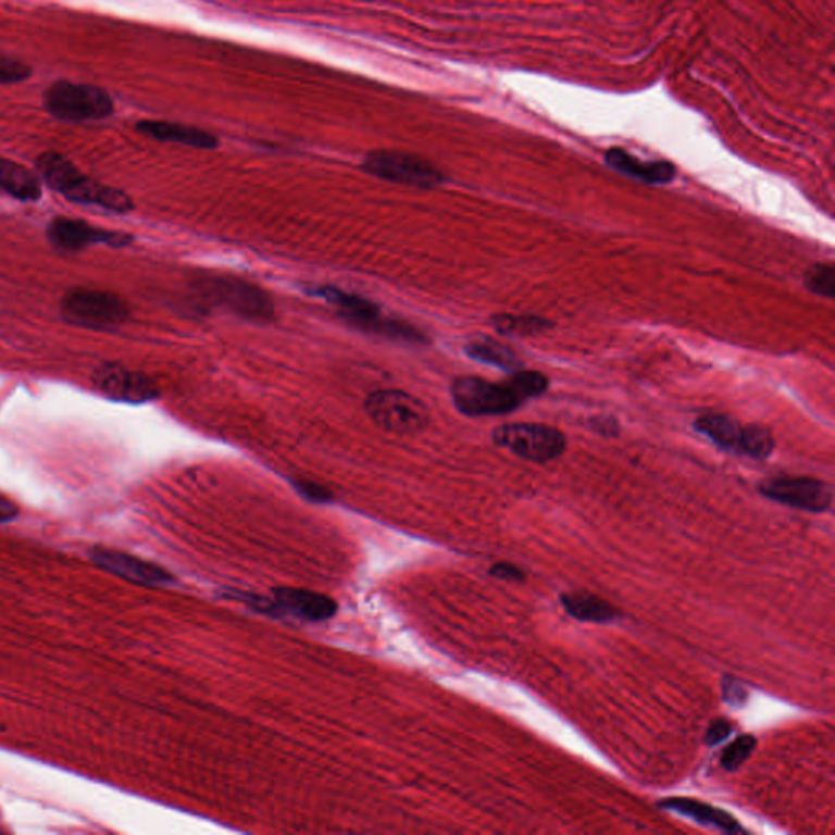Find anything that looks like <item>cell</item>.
I'll use <instances>...</instances> for the list:
<instances>
[{
    "label": "cell",
    "mask_w": 835,
    "mask_h": 835,
    "mask_svg": "<svg viewBox=\"0 0 835 835\" xmlns=\"http://www.w3.org/2000/svg\"><path fill=\"white\" fill-rule=\"evenodd\" d=\"M36 172L49 188L75 204L94 205L116 214H126L134 209L133 199L127 192L101 185L82 173L67 157L54 150L42 152L36 159Z\"/></svg>",
    "instance_id": "6da1fadb"
},
{
    "label": "cell",
    "mask_w": 835,
    "mask_h": 835,
    "mask_svg": "<svg viewBox=\"0 0 835 835\" xmlns=\"http://www.w3.org/2000/svg\"><path fill=\"white\" fill-rule=\"evenodd\" d=\"M42 107L51 116L71 123L107 120L114 113L113 98L103 88L58 80L42 94Z\"/></svg>",
    "instance_id": "7a4b0ae2"
},
{
    "label": "cell",
    "mask_w": 835,
    "mask_h": 835,
    "mask_svg": "<svg viewBox=\"0 0 835 835\" xmlns=\"http://www.w3.org/2000/svg\"><path fill=\"white\" fill-rule=\"evenodd\" d=\"M61 315L71 325L110 332L126 322L129 307L116 294L75 287L62 297Z\"/></svg>",
    "instance_id": "3957f363"
},
{
    "label": "cell",
    "mask_w": 835,
    "mask_h": 835,
    "mask_svg": "<svg viewBox=\"0 0 835 835\" xmlns=\"http://www.w3.org/2000/svg\"><path fill=\"white\" fill-rule=\"evenodd\" d=\"M198 290L209 302L224 307L235 315L253 322L273 319V300L257 284L232 276H209L198 281Z\"/></svg>",
    "instance_id": "277c9868"
},
{
    "label": "cell",
    "mask_w": 835,
    "mask_h": 835,
    "mask_svg": "<svg viewBox=\"0 0 835 835\" xmlns=\"http://www.w3.org/2000/svg\"><path fill=\"white\" fill-rule=\"evenodd\" d=\"M450 395L457 410L473 418L512 413L524 403L508 382H491L473 375L456 378Z\"/></svg>",
    "instance_id": "5b68a950"
},
{
    "label": "cell",
    "mask_w": 835,
    "mask_h": 835,
    "mask_svg": "<svg viewBox=\"0 0 835 835\" xmlns=\"http://www.w3.org/2000/svg\"><path fill=\"white\" fill-rule=\"evenodd\" d=\"M493 440L496 446L535 463L558 459L566 449L564 434L547 424H502L493 431Z\"/></svg>",
    "instance_id": "8992f818"
},
{
    "label": "cell",
    "mask_w": 835,
    "mask_h": 835,
    "mask_svg": "<svg viewBox=\"0 0 835 835\" xmlns=\"http://www.w3.org/2000/svg\"><path fill=\"white\" fill-rule=\"evenodd\" d=\"M365 411L381 429L394 434L423 431L429 421L426 404L403 390H377L365 398Z\"/></svg>",
    "instance_id": "52a82bcc"
},
{
    "label": "cell",
    "mask_w": 835,
    "mask_h": 835,
    "mask_svg": "<svg viewBox=\"0 0 835 835\" xmlns=\"http://www.w3.org/2000/svg\"><path fill=\"white\" fill-rule=\"evenodd\" d=\"M757 488L760 495L778 504L814 514L828 511L834 499L832 486L812 476H772L762 479Z\"/></svg>",
    "instance_id": "ba28073f"
},
{
    "label": "cell",
    "mask_w": 835,
    "mask_h": 835,
    "mask_svg": "<svg viewBox=\"0 0 835 835\" xmlns=\"http://www.w3.org/2000/svg\"><path fill=\"white\" fill-rule=\"evenodd\" d=\"M362 169L377 178L418 188H434L444 179L440 170L427 160L394 150L369 152L362 162Z\"/></svg>",
    "instance_id": "9c48e42d"
},
{
    "label": "cell",
    "mask_w": 835,
    "mask_h": 835,
    "mask_svg": "<svg viewBox=\"0 0 835 835\" xmlns=\"http://www.w3.org/2000/svg\"><path fill=\"white\" fill-rule=\"evenodd\" d=\"M46 235L52 247L67 253L85 250L91 245L123 248L133 244L134 240L133 235L126 232L108 230L80 219L62 217V215L51 219L46 227Z\"/></svg>",
    "instance_id": "30bf717a"
},
{
    "label": "cell",
    "mask_w": 835,
    "mask_h": 835,
    "mask_svg": "<svg viewBox=\"0 0 835 835\" xmlns=\"http://www.w3.org/2000/svg\"><path fill=\"white\" fill-rule=\"evenodd\" d=\"M245 602L251 603L260 612L292 615L307 622H322L336 613V602L332 597L296 587H279L274 590L273 600L253 597Z\"/></svg>",
    "instance_id": "8fae6325"
},
{
    "label": "cell",
    "mask_w": 835,
    "mask_h": 835,
    "mask_svg": "<svg viewBox=\"0 0 835 835\" xmlns=\"http://www.w3.org/2000/svg\"><path fill=\"white\" fill-rule=\"evenodd\" d=\"M95 388L104 397L123 403H147L159 397V387L149 375L107 362L91 375Z\"/></svg>",
    "instance_id": "7c38bea8"
},
{
    "label": "cell",
    "mask_w": 835,
    "mask_h": 835,
    "mask_svg": "<svg viewBox=\"0 0 835 835\" xmlns=\"http://www.w3.org/2000/svg\"><path fill=\"white\" fill-rule=\"evenodd\" d=\"M90 558L101 570L130 581V583L162 586V584H169L173 581L172 574L159 564L149 563V561L140 560L133 554L124 553V551L95 547L90 551Z\"/></svg>",
    "instance_id": "4fadbf2b"
},
{
    "label": "cell",
    "mask_w": 835,
    "mask_h": 835,
    "mask_svg": "<svg viewBox=\"0 0 835 835\" xmlns=\"http://www.w3.org/2000/svg\"><path fill=\"white\" fill-rule=\"evenodd\" d=\"M658 808L675 812V814L682 815V818L690 819V821L697 822V824L724 832V834H746L747 832L746 827H743L740 822L731 812L716 808V806L708 805V802L700 801V799L672 796V798L658 801Z\"/></svg>",
    "instance_id": "5bb4252c"
},
{
    "label": "cell",
    "mask_w": 835,
    "mask_h": 835,
    "mask_svg": "<svg viewBox=\"0 0 835 835\" xmlns=\"http://www.w3.org/2000/svg\"><path fill=\"white\" fill-rule=\"evenodd\" d=\"M136 129L144 136L160 142L182 144L195 149H214L219 146L217 137L208 130L170 121L144 120L136 124Z\"/></svg>",
    "instance_id": "9a60e30c"
},
{
    "label": "cell",
    "mask_w": 835,
    "mask_h": 835,
    "mask_svg": "<svg viewBox=\"0 0 835 835\" xmlns=\"http://www.w3.org/2000/svg\"><path fill=\"white\" fill-rule=\"evenodd\" d=\"M606 162L610 169L616 170L630 178L648 183V185H664V183H671L677 175V170L671 162H664V160L643 162V160L635 159L625 150L616 149V147L607 150Z\"/></svg>",
    "instance_id": "2e32d148"
},
{
    "label": "cell",
    "mask_w": 835,
    "mask_h": 835,
    "mask_svg": "<svg viewBox=\"0 0 835 835\" xmlns=\"http://www.w3.org/2000/svg\"><path fill=\"white\" fill-rule=\"evenodd\" d=\"M0 192L22 202L38 201L42 196L41 178L22 163L0 157Z\"/></svg>",
    "instance_id": "e0dca14e"
},
{
    "label": "cell",
    "mask_w": 835,
    "mask_h": 835,
    "mask_svg": "<svg viewBox=\"0 0 835 835\" xmlns=\"http://www.w3.org/2000/svg\"><path fill=\"white\" fill-rule=\"evenodd\" d=\"M560 603L568 615L579 622L612 623L622 616L615 606L590 593L561 594Z\"/></svg>",
    "instance_id": "ac0fdd59"
},
{
    "label": "cell",
    "mask_w": 835,
    "mask_h": 835,
    "mask_svg": "<svg viewBox=\"0 0 835 835\" xmlns=\"http://www.w3.org/2000/svg\"><path fill=\"white\" fill-rule=\"evenodd\" d=\"M694 427L720 449L739 453L744 426L727 414L703 413L695 420Z\"/></svg>",
    "instance_id": "d6986e66"
},
{
    "label": "cell",
    "mask_w": 835,
    "mask_h": 835,
    "mask_svg": "<svg viewBox=\"0 0 835 835\" xmlns=\"http://www.w3.org/2000/svg\"><path fill=\"white\" fill-rule=\"evenodd\" d=\"M469 358L485 364L495 365L506 372H514L522 369L521 359L509 346L496 341L493 338H478L465 346Z\"/></svg>",
    "instance_id": "ffe728a7"
},
{
    "label": "cell",
    "mask_w": 835,
    "mask_h": 835,
    "mask_svg": "<svg viewBox=\"0 0 835 835\" xmlns=\"http://www.w3.org/2000/svg\"><path fill=\"white\" fill-rule=\"evenodd\" d=\"M493 326L501 335L527 336L544 332L551 325L547 319L534 315H512V313H499L491 319Z\"/></svg>",
    "instance_id": "44dd1931"
},
{
    "label": "cell",
    "mask_w": 835,
    "mask_h": 835,
    "mask_svg": "<svg viewBox=\"0 0 835 835\" xmlns=\"http://www.w3.org/2000/svg\"><path fill=\"white\" fill-rule=\"evenodd\" d=\"M775 440L772 433L767 427L759 424H749L744 426L743 443H740V456L750 457V459L763 460L773 452Z\"/></svg>",
    "instance_id": "7402d4cb"
},
{
    "label": "cell",
    "mask_w": 835,
    "mask_h": 835,
    "mask_svg": "<svg viewBox=\"0 0 835 835\" xmlns=\"http://www.w3.org/2000/svg\"><path fill=\"white\" fill-rule=\"evenodd\" d=\"M512 390L518 394V397L522 401L528 400V398L540 397L547 391L548 378L545 377L541 372L537 371H518L509 372V377L504 378Z\"/></svg>",
    "instance_id": "603a6c76"
},
{
    "label": "cell",
    "mask_w": 835,
    "mask_h": 835,
    "mask_svg": "<svg viewBox=\"0 0 835 835\" xmlns=\"http://www.w3.org/2000/svg\"><path fill=\"white\" fill-rule=\"evenodd\" d=\"M756 747L757 739L752 734H743V736L736 737L721 752V767L727 772H736L749 759Z\"/></svg>",
    "instance_id": "cb8c5ba5"
},
{
    "label": "cell",
    "mask_w": 835,
    "mask_h": 835,
    "mask_svg": "<svg viewBox=\"0 0 835 835\" xmlns=\"http://www.w3.org/2000/svg\"><path fill=\"white\" fill-rule=\"evenodd\" d=\"M805 286L818 296L832 299L835 294V267L831 263H818L805 273Z\"/></svg>",
    "instance_id": "d4e9b609"
},
{
    "label": "cell",
    "mask_w": 835,
    "mask_h": 835,
    "mask_svg": "<svg viewBox=\"0 0 835 835\" xmlns=\"http://www.w3.org/2000/svg\"><path fill=\"white\" fill-rule=\"evenodd\" d=\"M32 77V67L18 59L0 52V84H18V82L28 80Z\"/></svg>",
    "instance_id": "484cf974"
},
{
    "label": "cell",
    "mask_w": 835,
    "mask_h": 835,
    "mask_svg": "<svg viewBox=\"0 0 835 835\" xmlns=\"http://www.w3.org/2000/svg\"><path fill=\"white\" fill-rule=\"evenodd\" d=\"M721 694H723V700L733 708L746 707L747 700H749L746 685L739 678L731 677V675H724L723 681H721Z\"/></svg>",
    "instance_id": "4316f807"
},
{
    "label": "cell",
    "mask_w": 835,
    "mask_h": 835,
    "mask_svg": "<svg viewBox=\"0 0 835 835\" xmlns=\"http://www.w3.org/2000/svg\"><path fill=\"white\" fill-rule=\"evenodd\" d=\"M733 723H731L730 720H726V718H716V720L711 721L707 733H705V744L713 747L724 743V740L733 734Z\"/></svg>",
    "instance_id": "83f0119b"
},
{
    "label": "cell",
    "mask_w": 835,
    "mask_h": 835,
    "mask_svg": "<svg viewBox=\"0 0 835 835\" xmlns=\"http://www.w3.org/2000/svg\"><path fill=\"white\" fill-rule=\"evenodd\" d=\"M489 574H491L493 577H498V579L518 581V583L525 579L524 571L512 563L493 564V566L489 568Z\"/></svg>",
    "instance_id": "f1b7e54d"
},
{
    "label": "cell",
    "mask_w": 835,
    "mask_h": 835,
    "mask_svg": "<svg viewBox=\"0 0 835 835\" xmlns=\"http://www.w3.org/2000/svg\"><path fill=\"white\" fill-rule=\"evenodd\" d=\"M589 426L600 436L612 437L619 434V423L612 416H596L589 421Z\"/></svg>",
    "instance_id": "f546056e"
},
{
    "label": "cell",
    "mask_w": 835,
    "mask_h": 835,
    "mask_svg": "<svg viewBox=\"0 0 835 835\" xmlns=\"http://www.w3.org/2000/svg\"><path fill=\"white\" fill-rule=\"evenodd\" d=\"M297 491L306 498L313 499V501H325L329 499V493L322 486L315 485L312 482H296Z\"/></svg>",
    "instance_id": "4dcf8cb0"
},
{
    "label": "cell",
    "mask_w": 835,
    "mask_h": 835,
    "mask_svg": "<svg viewBox=\"0 0 835 835\" xmlns=\"http://www.w3.org/2000/svg\"><path fill=\"white\" fill-rule=\"evenodd\" d=\"M18 515V506L0 493V524L13 521Z\"/></svg>",
    "instance_id": "1f68e13d"
}]
</instances>
